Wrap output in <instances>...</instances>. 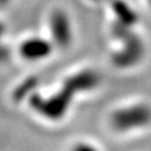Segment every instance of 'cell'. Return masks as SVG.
I'll list each match as a JSON object with an SVG mask.
<instances>
[{"mask_svg": "<svg viewBox=\"0 0 151 151\" xmlns=\"http://www.w3.org/2000/svg\"><path fill=\"white\" fill-rule=\"evenodd\" d=\"M150 123L151 108L147 104H133L119 109L111 116L112 127L121 132L140 129Z\"/></svg>", "mask_w": 151, "mask_h": 151, "instance_id": "7a4b0ae2", "label": "cell"}, {"mask_svg": "<svg viewBox=\"0 0 151 151\" xmlns=\"http://www.w3.org/2000/svg\"><path fill=\"white\" fill-rule=\"evenodd\" d=\"M53 43L40 37H32L25 40L20 46V55L28 60H44L52 53Z\"/></svg>", "mask_w": 151, "mask_h": 151, "instance_id": "5b68a950", "label": "cell"}, {"mask_svg": "<svg viewBox=\"0 0 151 151\" xmlns=\"http://www.w3.org/2000/svg\"><path fill=\"white\" fill-rule=\"evenodd\" d=\"M100 83L97 73L93 70H83L68 77L64 83V87L74 95L75 93L93 90Z\"/></svg>", "mask_w": 151, "mask_h": 151, "instance_id": "8992f818", "label": "cell"}, {"mask_svg": "<svg viewBox=\"0 0 151 151\" xmlns=\"http://www.w3.org/2000/svg\"><path fill=\"white\" fill-rule=\"evenodd\" d=\"M112 9L115 12L116 17L119 18L120 24H123L125 26L131 27L138 20V17H137V14L134 12V10L131 9L124 1L113 0V2H112Z\"/></svg>", "mask_w": 151, "mask_h": 151, "instance_id": "52a82bcc", "label": "cell"}, {"mask_svg": "<svg viewBox=\"0 0 151 151\" xmlns=\"http://www.w3.org/2000/svg\"><path fill=\"white\" fill-rule=\"evenodd\" d=\"M11 0H0V7H2V6H6L8 5L9 2H10Z\"/></svg>", "mask_w": 151, "mask_h": 151, "instance_id": "8fae6325", "label": "cell"}, {"mask_svg": "<svg viewBox=\"0 0 151 151\" xmlns=\"http://www.w3.org/2000/svg\"><path fill=\"white\" fill-rule=\"evenodd\" d=\"M149 2H150V5H151V0H149Z\"/></svg>", "mask_w": 151, "mask_h": 151, "instance_id": "7c38bea8", "label": "cell"}, {"mask_svg": "<svg viewBox=\"0 0 151 151\" xmlns=\"http://www.w3.org/2000/svg\"><path fill=\"white\" fill-rule=\"evenodd\" d=\"M36 82L37 81H36L35 78H30V80L26 81L25 83H22V85L17 88V91L15 92V99L20 100V99H22L25 95H27L28 92L30 91V90H32V88H35Z\"/></svg>", "mask_w": 151, "mask_h": 151, "instance_id": "ba28073f", "label": "cell"}, {"mask_svg": "<svg viewBox=\"0 0 151 151\" xmlns=\"http://www.w3.org/2000/svg\"><path fill=\"white\" fill-rule=\"evenodd\" d=\"M113 34L123 42V47L113 55L114 63L120 67H129L142 58L145 52L142 40L130 32L129 26L118 22L113 27Z\"/></svg>", "mask_w": 151, "mask_h": 151, "instance_id": "6da1fadb", "label": "cell"}, {"mask_svg": "<svg viewBox=\"0 0 151 151\" xmlns=\"http://www.w3.org/2000/svg\"><path fill=\"white\" fill-rule=\"evenodd\" d=\"M72 97L73 94L68 90L63 87L60 92L46 99L34 95L32 97V105L38 113L43 114L44 116L48 119L56 120L62 118L66 113L72 101Z\"/></svg>", "mask_w": 151, "mask_h": 151, "instance_id": "3957f363", "label": "cell"}, {"mask_svg": "<svg viewBox=\"0 0 151 151\" xmlns=\"http://www.w3.org/2000/svg\"><path fill=\"white\" fill-rule=\"evenodd\" d=\"M53 44L60 48H65L70 46L72 43L73 32L70 25V17L67 16L63 10H56L50 16V24H49Z\"/></svg>", "mask_w": 151, "mask_h": 151, "instance_id": "277c9868", "label": "cell"}, {"mask_svg": "<svg viewBox=\"0 0 151 151\" xmlns=\"http://www.w3.org/2000/svg\"><path fill=\"white\" fill-rule=\"evenodd\" d=\"M9 56H10V49L1 42L0 43V63L7 60L9 58Z\"/></svg>", "mask_w": 151, "mask_h": 151, "instance_id": "9c48e42d", "label": "cell"}, {"mask_svg": "<svg viewBox=\"0 0 151 151\" xmlns=\"http://www.w3.org/2000/svg\"><path fill=\"white\" fill-rule=\"evenodd\" d=\"M5 32H6V26L4 25V22H0V43H1V39L4 37V35H5Z\"/></svg>", "mask_w": 151, "mask_h": 151, "instance_id": "30bf717a", "label": "cell"}]
</instances>
